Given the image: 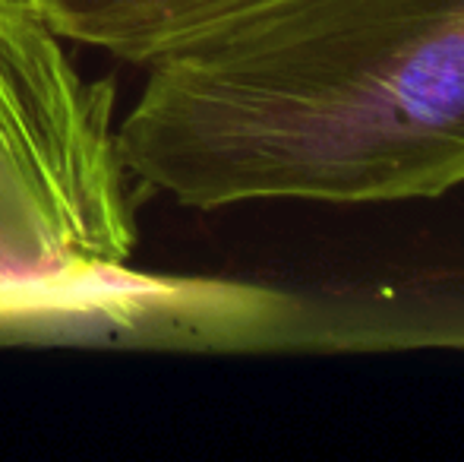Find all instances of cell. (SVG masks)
Here are the masks:
<instances>
[{"label": "cell", "mask_w": 464, "mask_h": 462, "mask_svg": "<svg viewBox=\"0 0 464 462\" xmlns=\"http://www.w3.org/2000/svg\"><path fill=\"white\" fill-rule=\"evenodd\" d=\"M127 174L187 210L401 203L464 184V0H313L149 67Z\"/></svg>", "instance_id": "obj_1"}, {"label": "cell", "mask_w": 464, "mask_h": 462, "mask_svg": "<svg viewBox=\"0 0 464 462\" xmlns=\"http://www.w3.org/2000/svg\"><path fill=\"white\" fill-rule=\"evenodd\" d=\"M114 108L29 0H0V323L130 266Z\"/></svg>", "instance_id": "obj_2"}, {"label": "cell", "mask_w": 464, "mask_h": 462, "mask_svg": "<svg viewBox=\"0 0 464 462\" xmlns=\"http://www.w3.org/2000/svg\"><path fill=\"white\" fill-rule=\"evenodd\" d=\"M63 42L136 67L187 57L313 0H29Z\"/></svg>", "instance_id": "obj_3"}]
</instances>
